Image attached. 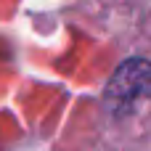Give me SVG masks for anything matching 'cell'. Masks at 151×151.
Here are the masks:
<instances>
[{
    "instance_id": "1",
    "label": "cell",
    "mask_w": 151,
    "mask_h": 151,
    "mask_svg": "<svg viewBox=\"0 0 151 151\" xmlns=\"http://www.w3.org/2000/svg\"><path fill=\"white\" fill-rule=\"evenodd\" d=\"M149 88H151V64L138 58V61H127V64L119 66V72L109 82L106 98L114 106H130Z\"/></svg>"
}]
</instances>
